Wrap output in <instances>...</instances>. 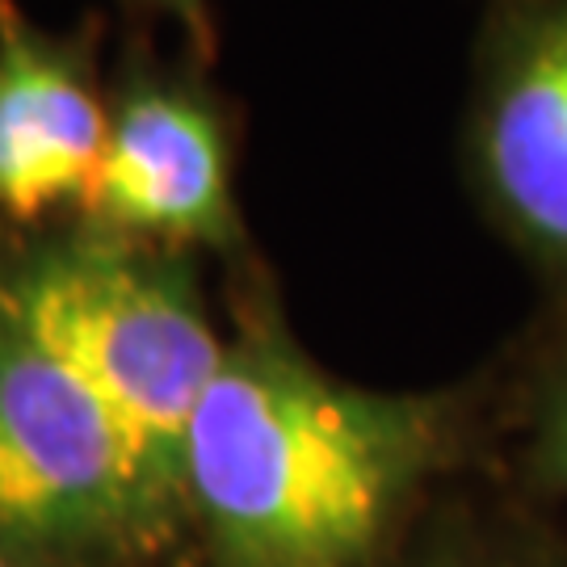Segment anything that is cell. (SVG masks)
I'll use <instances>...</instances> for the list:
<instances>
[{"label":"cell","instance_id":"1","mask_svg":"<svg viewBox=\"0 0 567 567\" xmlns=\"http://www.w3.org/2000/svg\"><path fill=\"white\" fill-rule=\"evenodd\" d=\"M450 437L446 400L353 386L252 337L185 429V505L215 567H374Z\"/></svg>","mask_w":567,"mask_h":567},{"label":"cell","instance_id":"2","mask_svg":"<svg viewBox=\"0 0 567 567\" xmlns=\"http://www.w3.org/2000/svg\"><path fill=\"white\" fill-rule=\"evenodd\" d=\"M0 316L97 395L168 522L185 505V429L227 353L203 311L122 252L63 248L0 290Z\"/></svg>","mask_w":567,"mask_h":567},{"label":"cell","instance_id":"3","mask_svg":"<svg viewBox=\"0 0 567 567\" xmlns=\"http://www.w3.org/2000/svg\"><path fill=\"white\" fill-rule=\"evenodd\" d=\"M156 529L164 513L114 416L0 316V543L51 559Z\"/></svg>","mask_w":567,"mask_h":567},{"label":"cell","instance_id":"4","mask_svg":"<svg viewBox=\"0 0 567 567\" xmlns=\"http://www.w3.org/2000/svg\"><path fill=\"white\" fill-rule=\"evenodd\" d=\"M471 168L496 224L567 303V0H508L496 18Z\"/></svg>","mask_w":567,"mask_h":567},{"label":"cell","instance_id":"5","mask_svg":"<svg viewBox=\"0 0 567 567\" xmlns=\"http://www.w3.org/2000/svg\"><path fill=\"white\" fill-rule=\"evenodd\" d=\"M84 206L122 231L219 244L231 236L224 140L198 105L143 93L110 122Z\"/></svg>","mask_w":567,"mask_h":567},{"label":"cell","instance_id":"6","mask_svg":"<svg viewBox=\"0 0 567 567\" xmlns=\"http://www.w3.org/2000/svg\"><path fill=\"white\" fill-rule=\"evenodd\" d=\"M105 140L110 122L89 84L0 0V210L39 219L60 203H84Z\"/></svg>","mask_w":567,"mask_h":567},{"label":"cell","instance_id":"7","mask_svg":"<svg viewBox=\"0 0 567 567\" xmlns=\"http://www.w3.org/2000/svg\"><path fill=\"white\" fill-rule=\"evenodd\" d=\"M529 471L550 492L567 496V349L547 374L529 421Z\"/></svg>","mask_w":567,"mask_h":567},{"label":"cell","instance_id":"8","mask_svg":"<svg viewBox=\"0 0 567 567\" xmlns=\"http://www.w3.org/2000/svg\"><path fill=\"white\" fill-rule=\"evenodd\" d=\"M429 567H543V564H529L522 555H505V550H450V555L433 559Z\"/></svg>","mask_w":567,"mask_h":567},{"label":"cell","instance_id":"9","mask_svg":"<svg viewBox=\"0 0 567 567\" xmlns=\"http://www.w3.org/2000/svg\"><path fill=\"white\" fill-rule=\"evenodd\" d=\"M0 567H51V559H47V555H34V550L0 543Z\"/></svg>","mask_w":567,"mask_h":567}]
</instances>
